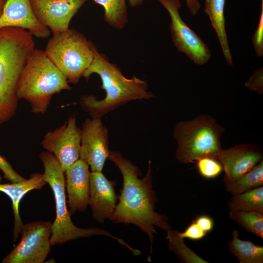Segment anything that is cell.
Segmentation results:
<instances>
[{
  "mask_svg": "<svg viewBox=\"0 0 263 263\" xmlns=\"http://www.w3.org/2000/svg\"><path fill=\"white\" fill-rule=\"evenodd\" d=\"M108 159L117 167L123 177L118 201L109 219L114 223L135 225L148 236L150 249L148 260L150 261L155 227L165 231L171 228L167 215L155 211L157 199L153 189L151 161L149 162L146 174L140 178L139 169L120 152L110 151Z\"/></svg>",
  "mask_w": 263,
  "mask_h": 263,
  "instance_id": "1",
  "label": "cell"
},
{
  "mask_svg": "<svg viewBox=\"0 0 263 263\" xmlns=\"http://www.w3.org/2000/svg\"><path fill=\"white\" fill-rule=\"evenodd\" d=\"M94 58L83 74L88 80L93 74H97L102 81L101 89L106 92L104 98L98 100L93 95H82L80 104L92 118L101 119L108 113L129 101L148 100L155 97L148 91L147 81L136 76L125 77L117 66L100 54L93 44Z\"/></svg>",
  "mask_w": 263,
  "mask_h": 263,
  "instance_id": "2",
  "label": "cell"
},
{
  "mask_svg": "<svg viewBox=\"0 0 263 263\" xmlns=\"http://www.w3.org/2000/svg\"><path fill=\"white\" fill-rule=\"evenodd\" d=\"M34 49L33 35L27 30L16 27L0 28V125L16 112L18 83Z\"/></svg>",
  "mask_w": 263,
  "mask_h": 263,
  "instance_id": "3",
  "label": "cell"
},
{
  "mask_svg": "<svg viewBox=\"0 0 263 263\" xmlns=\"http://www.w3.org/2000/svg\"><path fill=\"white\" fill-rule=\"evenodd\" d=\"M71 89L66 77L45 51L35 49L28 56L18 83L19 99L27 101L32 113L43 114L54 94Z\"/></svg>",
  "mask_w": 263,
  "mask_h": 263,
  "instance_id": "4",
  "label": "cell"
},
{
  "mask_svg": "<svg viewBox=\"0 0 263 263\" xmlns=\"http://www.w3.org/2000/svg\"><path fill=\"white\" fill-rule=\"evenodd\" d=\"M39 156L44 166V180L52 189L56 203V217L52 224L51 246L80 238L104 235L113 238L131 250L132 247L123 239L113 236L106 230L97 227L83 228L74 224L67 207L64 171L51 152L42 151Z\"/></svg>",
  "mask_w": 263,
  "mask_h": 263,
  "instance_id": "5",
  "label": "cell"
},
{
  "mask_svg": "<svg viewBox=\"0 0 263 263\" xmlns=\"http://www.w3.org/2000/svg\"><path fill=\"white\" fill-rule=\"evenodd\" d=\"M224 131L213 117L207 114L178 122L173 133L178 144L176 159L182 164L206 157L218 159L223 150L220 138Z\"/></svg>",
  "mask_w": 263,
  "mask_h": 263,
  "instance_id": "6",
  "label": "cell"
},
{
  "mask_svg": "<svg viewBox=\"0 0 263 263\" xmlns=\"http://www.w3.org/2000/svg\"><path fill=\"white\" fill-rule=\"evenodd\" d=\"M92 46L82 34L68 29L53 34L44 51L69 83L76 84L93 61Z\"/></svg>",
  "mask_w": 263,
  "mask_h": 263,
  "instance_id": "7",
  "label": "cell"
},
{
  "mask_svg": "<svg viewBox=\"0 0 263 263\" xmlns=\"http://www.w3.org/2000/svg\"><path fill=\"white\" fill-rule=\"evenodd\" d=\"M52 224L37 221L23 225L19 244L2 260V263H42L51 250Z\"/></svg>",
  "mask_w": 263,
  "mask_h": 263,
  "instance_id": "8",
  "label": "cell"
},
{
  "mask_svg": "<svg viewBox=\"0 0 263 263\" xmlns=\"http://www.w3.org/2000/svg\"><path fill=\"white\" fill-rule=\"evenodd\" d=\"M167 10L170 17L169 25L171 38L179 52L184 54L195 64L203 65L211 57L207 45L200 36L182 19L179 9L180 0H158Z\"/></svg>",
  "mask_w": 263,
  "mask_h": 263,
  "instance_id": "9",
  "label": "cell"
},
{
  "mask_svg": "<svg viewBox=\"0 0 263 263\" xmlns=\"http://www.w3.org/2000/svg\"><path fill=\"white\" fill-rule=\"evenodd\" d=\"M81 140V129L74 114L60 127L47 132L41 144L55 156L65 171L80 158Z\"/></svg>",
  "mask_w": 263,
  "mask_h": 263,
  "instance_id": "10",
  "label": "cell"
},
{
  "mask_svg": "<svg viewBox=\"0 0 263 263\" xmlns=\"http://www.w3.org/2000/svg\"><path fill=\"white\" fill-rule=\"evenodd\" d=\"M107 128L101 119L86 118L81 129L80 158L92 171H102L110 154Z\"/></svg>",
  "mask_w": 263,
  "mask_h": 263,
  "instance_id": "11",
  "label": "cell"
},
{
  "mask_svg": "<svg viewBox=\"0 0 263 263\" xmlns=\"http://www.w3.org/2000/svg\"><path fill=\"white\" fill-rule=\"evenodd\" d=\"M87 0H30L38 19L53 34L69 29L73 16Z\"/></svg>",
  "mask_w": 263,
  "mask_h": 263,
  "instance_id": "12",
  "label": "cell"
},
{
  "mask_svg": "<svg viewBox=\"0 0 263 263\" xmlns=\"http://www.w3.org/2000/svg\"><path fill=\"white\" fill-rule=\"evenodd\" d=\"M263 150L253 143H244L223 150L218 160L225 171L224 184L233 182L263 160Z\"/></svg>",
  "mask_w": 263,
  "mask_h": 263,
  "instance_id": "13",
  "label": "cell"
},
{
  "mask_svg": "<svg viewBox=\"0 0 263 263\" xmlns=\"http://www.w3.org/2000/svg\"><path fill=\"white\" fill-rule=\"evenodd\" d=\"M115 180H108L102 171L90 173L89 204L93 217L98 223L109 219L118 201L114 187Z\"/></svg>",
  "mask_w": 263,
  "mask_h": 263,
  "instance_id": "14",
  "label": "cell"
},
{
  "mask_svg": "<svg viewBox=\"0 0 263 263\" xmlns=\"http://www.w3.org/2000/svg\"><path fill=\"white\" fill-rule=\"evenodd\" d=\"M16 27L24 29L37 38H46L50 35L48 27L36 17L30 0H7L0 16V28Z\"/></svg>",
  "mask_w": 263,
  "mask_h": 263,
  "instance_id": "15",
  "label": "cell"
},
{
  "mask_svg": "<svg viewBox=\"0 0 263 263\" xmlns=\"http://www.w3.org/2000/svg\"><path fill=\"white\" fill-rule=\"evenodd\" d=\"M64 172L70 214H74L77 211H85L89 199L91 172L89 165L79 158Z\"/></svg>",
  "mask_w": 263,
  "mask_h": 263,
  "instance_id": "16",
  "label": "cell"
},
{
  "mask_svg": "<svg viewBox=\"0 0 263 263\" xmlns=\"http://www.w3.org/2000/svg\"><path fill=\"white\" fill-rule=\"evenodd\" d=\"M47 182L43 174H32L29 179L11 183H1L0 175V191L7 195L11 199L14 215L13 239L15 242L20 233L23 225L19 213V204L22 197L29 191L33 189H40Z\"/></svg>",
  "mask_w": 263,
  "mask_h": 263,
  "instance_id": "17",
  "label": "cell"
},
{
  "mask_svg": "<svg viewBox=\"0 0 263 263\" xmlns=\"http://www.w3.org/2000/svg\"><path fill=\"white\" fill-rule=\"evenodd\" d=\"M225 0H206L204 12L217 34L226 63L232 65L233 60L225 27Z\"/></svg>",
  "mask_w": 263,
  "mask_h": 263,
  "instance_id": "18",
  "label": "cell"
},
{
  "mask_svg": "<svg viewBox=\"0 0 263 263\" xmlns=\"http://www.w3.org/2000/svg\"><path fill=\"white\" fill-rule=\"evenodd\" d=\"M231 235L232 240L228 243L229 251L240 263H263V246L240 239L236 229L232 230Z\"/></svg>",
  "mask_w": 263,
  "mask_h": 263,
  "instance_id": "19",
  "label": "cell"
},
{
  "mask_svg": "<svg viewBox=\"0 0 263 263\" xmlns=\"http://www.w3.org/2000/svg\"><path fill=\"white\" fill-rule=\"evenodd\" d=\"M227 205L229 210L263 213V187L233 195Z\"/></svg>",
  "mask_w": 263,
  "mask_h": 263,
  "instance_id": "20",
  "label": "cell"
},
{
  "mask_svg": "<svg viewBox=\"0 0 263 263\" xmlns=\"http://www.w3.org/2000/svg\"><path fill=\"white\" fill-rule=\"evenodd\" d=\"M104 9V20L111 26L121 30L128 22L126 0H93Z\"/></svg>",
  "mask_w": 263,
  "mask_h": 263,
  "instance_id": "21",
  "label": "cell"
},
{
  "mask_svg": "<svg viewBox=\"0 0 263 263\" xmlns=\"http://www.w3.org/2000/svg\"><path fill=\"white\" fill-rule=\"evenodd\" d=\"M224 184L226 191L232 195L263 186V161L238 179Z\"/></svg>",
  "mask_w": 263,
  "mask_h": 263,
  "instance_id": "22",
  "label": "cell"
},
{
  "mask_svg": "<svg viewBox=\"0 0 263 263\" xmlns=\"http://www.w3.org/2000/svg\"><path fill=\"white\" fill-rule=\"evenodd\" d=\"M166 239L169 250L172 251L180 261L185 263H207L206 260L196 254L185 244L179 232L171 229L167 231Z\"/></svg>",
  "mask_w": 263,
  "mask_h": 263,
  "instance_id": "23",
  "label": "cell"
},
{
  "mask_svg": "<svg viewBox=\"0 0 263 263\" xmlns=\"http://www.w3.org/2000/svg\"><path fill=\"white\" fill-rule=\"evenodd\" d=\"M228 218L263 239V213L257 211H241L229 210Z\"/></svg>",
  "mask_w": 263,
  "mask_h": 263,
  "instance_id": "24",
  "label": "cell"
},
{
  "mask_svg": "<svg viewBox=\"0 0 263 263\" xmlns=\"http://www.w3.org/2000/svg\"><path fill=\"white\" fill-rule=\"evenodd\" d=\"M200 175L206 179H213L223 171V168L220 161L215 158L206 157L199 158L195 162Z\"/></svg>",
  "mask_w": 263,
  "mask_h": 263,
  "instance_id": "25",
  "label": "cell"
},
{
  "mask_svg": "<svg viewBox=\"0 0 263 263\" xmlns=\"http://www.w3.org/2000/svg\"><path fill=\"white\" fill-rule=\"evenodd\" d=\"M253 46L256 56H263V0L262 3V11L258 26L252 37Z\"/></svg>",
  "mask_w": 263,
  "mask_h": 263,
  "instance_id": "26",
  "label": "cell"
},
{
  "mask_svg": "<svg viewBox=\"0 0 263 263\" xmlns=\"http://www.w3.org/2000/svg\"><path fill=\"white\" fill-rule=\"evenodd\" d=\"M0 169L3 173L5 179L11 183L22 182L26 179L17 173L6 159L0 154Z\"/></svg>",
  "mask_w": 263,
  "mask_h": 263,
  "instance_id": "27",
  "label": "cell"
},
{
  "mask_svg": "<svg viewBox=\"0 0 263 263\" xmlns=\"http://www.w3.org/2000/svg\"><path fill=\"white\" fill-rule=\"evenodd\" d=\"M245 86L249 90L259 94L263 93V69L255 71L245 82Z\"/></svg>",
  "mask_w": 263,
  "mask_h": 263,
  "instance_id": "28",
  "label": "cell"
},
{
  "mask_svg": "<svg viewBox=\"0 0 263 263\" xmlns=\"http://www.w3.org/2000/svg\"><path fill=\"white\" fill-rule=\"evenodd\" d=\"M207 234V233L204 231L194 221L192 222L184 232H179L180 236L183 238L192 240L202 239Z\"/></svg>",
  "mask_w": 263,
  "mask_h": 263,
  "instance_id": "29",
  "label": "cell"
},
{
  "mask_svg": "<svg viewBox=\"0 0 263 263\" xmlns=\"http://www.w3.org/2000/svg\"><path fill=\"white\" fill-rule=\"evenodd\" d=\"M194 221L205 232L211 231L214 226L213 219L207 215H201L198 217Z\"/></svg>",
  "mask_w": 263,
  "mask_h": 263,
  "instance_id": "30",
  "label": "cell"
},
{
  "mask_svg": "<svg viewBox=\"0 0 263 263\" xmlns=\"http://www.w3.org/2000/svg\"><path fill=\"white\" fill-rule=\"evenodd\" d=\"M186 5L193 16H196L201 8V4L199 0H186Z\"/></svg>",
  "mask_w": 263,
  "mask_h": 263,
  "instance_id": "31",
  "label": "cell"
},
{
  "mask_svg": "<svg viewBox=\"0 0 263 263\" xmlns=\"http://www.w3.org/2000/svg\"><path fill=\"white\" fill-rule=\"evenodd\" d=\"M130 5L132 7H136L141 5L144 0H128Z\"/></svg>",
  "mask_w": 263,
  "mask_h": 263,
  "instance_id": "32",
  "label": "cell"
},
{
  "mask_svg": "<svg viewBox=\"0 0 263 263\" xmlns=\"http://www.w3.org/2000/svg\"><path fill=\"white\" fill-rule=\"evenodd\" d=\"M7 0H0V16L1 15L4 5Z\"/></svg>",
  "mask_w": 263,
  "mask_h": 263,
  "instance_id": "33",
  "label": "cell"
}]
</instances>
